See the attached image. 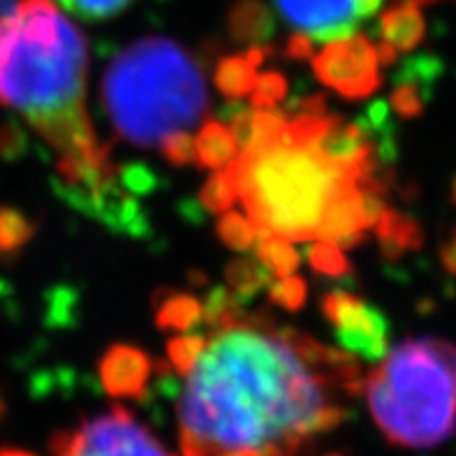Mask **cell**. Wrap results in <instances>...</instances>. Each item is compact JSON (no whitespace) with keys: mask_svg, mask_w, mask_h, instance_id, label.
Segmentation results:
<instances>
[{"mask_svg":"<svg viewBox=\"0 0 456 456\" xmlns=\"http://www.w3.org/2000/svg\"><path fill=\"white\" fill-rule=\"evenodd\" d=\"M392 100L396 104V110L403 116H415L419 111V100L415 98V93L411 88H399V91L394 93Z\"/></svg>","mask_w":456,"mask_h":456,"instance_id":"f1b7e54d","label":"cell"},{"mask_svg":"<svg viewBox=\"0 0 456 456\" xmlns=\"http://www.w3.org/2000/svg\"><path fill=\"white\" fill-rule=\"evenodd\" d=\"M56 3L86 21H104L133 5V0H56Z\"/></svg>","mask_w":456,"mask_h":456,"instance_id":"603a6c76","label":"cell"},{"mask_svg":"<svg viewBox=\"0 0 456 456\" xmlns=\"http://www.w3.org/2000/svg\"><path fill=\"white\" fill-rule=\"evenodd\" d=\"M370 417L399 447L428 450L456 427V347L443 338H408L364 378Z\"/></svg>","mask_w":456,"mask_h":456,"instance_id":"5b68a950","label":"cell"},{"mask_svg":"<svg viewBox=\"0 0 456 456\" xmlns=\"http://www.w3.org/2000/svg\"><path fill=\"white\" fill-rule=\"evenodd\" d=\"M385 0H273V7L289 28L311 42H334L357 35Z\"/></svg>","mask_w":456,"mask_h":456,"instance_id":"ba28073f","label":"cell"},{"mask_svg":"<svg viewBox=\"0 0 456 456\" xmlns=\"http://www.w3.org/2000/svg\"><path fill=\"white\" fill-rule=\"evenodd\" d=\"M380 30L382 42L392 46L394 52H411V49H415L422 42V7L411 3V0H399L396 5L382 12Z\"/></svg>","mask_w":456,"mask_h":456,"instance_id":"8fae6325","label":"cell"},{"mask_svg":"<svg viewBox=\"0 0 456 456\" xmlns=\"http://www.w3.org/2000/svg\"><path fill=\"white\" fill-rule=\"evenodd\" d=\"M30 234H33V227H30L28 220H23L21 216H0V248L3 250L19 248L23 241H28Z\"/></svg>","mask_w":456,"mask_h":456,"instance_id":"83f0119b","label":"cell"},{"mask_svg":"<svg viewBox=\"0 0 456 456\" xmlns=\"http://www.w3.org/2000/svg\"><path fill=\"white\" fill-rule=\"evenodd\" d=\"M14 7H17V0H0V23L10 17Z\"/></svg>","mask_w":456,"mask_h":456,"instance_id":"4dcf8cb0","label":"cell"},{"mask_svg":"<svg viewBox=\"0 0 456 456\" xmlns=\"http://www.w3.org/2000/svg\"><path fill=\"white\" fill-rule=\"evenodd\" d=\"M195 153L197 162L218 172L239 156V139L225 123L207 121L195 137Z\"/></svg>","mask_w":456,"mask_h":456,"instance_id":"4fadbf2b","label":"cell"},{"mask_svg":"<svg viewBox=\"0 0 456 456\" xmlns=\"http://www.w3.org/2000/svg\"><path fill=\"white\" fill-rule=\"evenodd\" d=\"M288 56L299 58V61H304V58H311L313 56V42L308 40V37H304V35L292 33V37L288 40Z\"/></svg>","mask_w":456,"mask_h":456,"instance_id":"f546056e","label":"cell"},{"mask_svg":"<svg viewBox=\"0 0 456 456\" xmlns=\"http://www.w3.org/2000/svg\"><path fill=\"white\" fill-rule=\"evenodd\" d=\"M52 450L56 456H172L160 445V440L121 405L56 434Z\"/></svg>","mask_w":456,"mask_h":456,"instance_id":"8992f818","label":"cell"},{"mask_svg":"<svg viewBox=\"0 0 456 456\" xmlns=\"http://www.w3.org/2000/svg\"><path fill=\"white\" fill-rule=\"evenodd\" d=\"M230 30L241 42H260L272 30V14L257 0H241L232 10Z\"/></svg>","mask_w":456,"mask_h":456,"instance_id":"2e32d148","label":"cell"},{"mask_svg":"<svg viewBox=\"0 0 456 456\" xmlns=\"http://www.w3.org/2000/svg\"><path fill=\"white\" fill-rule=\"evenodd\" d=\"M322 315L334 327L346 353L364 359H380L387 350V322L385 315L370 308L364 299L334 289L320 301Z\"/></svg>","mask_w":456,"mask_h":456,"instance_id":"9c48e42d","label":"cell"},{"mask_svg":"<svg viewBox=\"0 0 456 456\" xmlns=\"http://www.w3.org/2000/svg\"><path fill=\"white\" fill-rule=\"evenodd\" d=\"M376 234L380 239L382 250L392 257L408 248H415L419 243V227L411 218H405L403 214L392 211V208H387L376 223Z\"/></svg>","mask_w":456,"mask_h":456,"instance_id":"9a60e30c","label":"cell"},{"mask_svg":"<svg viewBox=\"0 0 456 456\" xmlns=\"http://www.w3.org/2000/svg\"><path fill=\"white\" fill-rule=\"evenodd\" d=\"M149 378V354L134 346H111L100 359V380L114 399H142Z\"/></svg>","mask_w":456,"mask_h":456,"instance_id":"30bf717a","label":"cell"},{"mask_svg":"<svg viewBox=\"0 0 456 456\" xmlns=\"http://www.w3.org/2000/svg\"><path fill=\"white\" fill-rule=\"evenodd\" d=\"M327 118L324 98L306 100L276 139L243 146L225 167L257 237L318 239L336 197L378 179L376 169L347 167L318 144Z\"/></svg>","mask_w":456,"mask_h":456,"instance_id":"3957f363","label":"cell"},{"mask_svg":"<svg viewBox=\"0 0 456 456\" xmlns=\"http://www.w3.org/2000/svg\"><path fill=\"white\" fill-rule=\"evenodd\" d=\"M265 61V49L253 46L246 53L223 58L216 68V86L225 98H243L253 91L257 81V68Z\"/></svg>","mask_w":456,"mask_h":456,"instance_id":"7c38bea8","label":"cell"},{"mask_svg":"<svg viewBox=\"0 0 456 456\" xmlns=\"http://www.w3.org/2000/svg\"><path fill=\"white\" fill-rule=\"evenodd\" d=\"M306 281L292 273V276L278 278L276 283H272V288H269V299L276 306L285 308V311H299L306 304Z\"/></svg>","mask_w":456,"mask_h":456,"instance_id":"484cf974","label":"cell"},{"mask_svg":"<svg viewBox=\"0 0 456 456\" xmlns=\"http://www.w3.org/2000/svg\"><path fill=\"white\" fill-rule=\"evenodd\" d=\"M204 320L202 301L185 292H162L156 299V324L162 331H191Z\"/></svg>","mask_w":456,"mask_h":456,"instance_id":"5bb4252c","label":"cell"},{"mask_svg":"<svg viewBox=\"0 0 456 456\" xmlns=\"http://www.w3.org/2000/svg\"><path fill=\"white\" fill-rule=\"evenodd\" d=\"M255 246H257V260L272 276H292L299 269V253L288 239L276 237V234H260Z\"/></svg>","mask_w":456,"mask_h":456,"instance_id":"e0dca14e","label":"cell"},{"mask_svg":"<svg viewBox=\"0 0 456 456\" xmlns=\"http://www.w3.org/2000/svg\"><path fill=\"white\" fill-rule=\"evenodd\" d=\"M183 378L181 456H301L364 392L354 354L265 313L211 330Z\"/></svg>","mask_w":456,"mask_h":456,"instance_id":"6da1fadb","label":"cell"},{"mask_svg":"<svg viewBox=\"0 0 456 456\" xmlns=\"http://www.w3.org/2000/svg\"><path fill=\"white\" fill-rule=\"evenodd\" d=\"M308 262L322 276H346L350 272V262L343 255L341 246H336L334 241H324V239H315L308 250Z\"/></svg>","mask_w":456,"mask_h":456,"instance_id":"44dd1931","label":"cell"},{"mask_svg":"<svg viewBox=\"0 0 456 456\" xmlns=\"http://www.w3.org/2000/svg\"><path fill=\"white\" fill-rule=\"evenodd\" d=\"M288 77L281 72H265L257 75L253 91H250V102L255 110H272L288 95Z\"/></svg>","mask_w":456,"mask_h":456,"instance_id":"cb8c5ba5","label":"cell"},{"mask_svg":"<svg viewBox=\"0 0 456 456\" xmlns=\"http://www.w3.org/2000/svg\"><path fill=\"white\" fill-rule=\"evenodd\" d=\"M88 49L53 0H17L0 23V107L17 111L58 153V176L86 211L110 207L114 165L86 111Z\"/></svg>","mask_w":456,"mask_h":456,"instance_id":"7a4b0ae2","label":"cell"},{"mask_svg":"<svg viewBox=\"0 0 456 456\" xmlns=\"http://www.w3.org/2000/svg\"><path fill=\"white\" fill-rule=\"evenodd\" d=\"M160 153L174 167H185V165H191V162L197 160L195 139L191 137V133L169 134L160 144Z\"/></svg>","mask_w":456,"mask_h":456,"instance_id":"4316f807","label":"cell"},{"mask_svg":"<svg viewBox=\"0 0 456 456\" xmlns=\"http://www.w3.org/2000/svg\"><path fill=\"white\" fill-rule=\"evenodd\" d=\"M200 200H202V204L211 211V214H225L227 208L237 202V191H234V183H232L230 174H227L225 169H218V172L204 183Z\"/></svg>","mask_w":456,"mask_h":456,"instance_id":"7402d4cb","label":"cell"},{"mask_svg":"<svg viewBox=\"0 0 456 456\" xmlns=\"http://www.w3.org/2000/svg\"><path fill=\"white\" fill-rule=\"evenodd\" d=\"M411 3H415V5H431V3H440V0H411Z\"/></svg>","mask_w":456,"mask_h":456,"instance_id":"1f68e13d","label":"cell"},{"mask_svg":"<svg viewBox=\"0 0 456 456\" xmlns=\"http://www.w3.org/2000/svg\"><path fill=\"white\" fill-rule=\"evenodd\" d=\"M7 456H26V454H7Z\"/></svg>","mask_w":456,"mask_h":456,"instance_id":"d6a6232c","label":"cell"},{"mask_svg":"<svg viewBox=\"0 0 456 456\" xmlns=\"http://www.w3.org/2000/svg\"><path fill=\"white\" fill-rule=\"evenodd\" d=\"M104 111L127 144L151 149L204 121L208 93L195 58L169 37H144L111 58Z\"/></svg>","mask_w":456,"mask_h":456,"instance_id":"277c9868","label":"cell"},{"mask_svg":"<svg viewBox=\"0 0 456 456\" xmlns=\"http://www.w3.org/2000/svg\"><path fill=\"white\" fill-rule=\"evenodd\" d=\"M204 308V322L208 324V330H218L230 322H237L239 318L246 315L243 304L239 295H234L232 289H214L202 304Z\"/></svg>","mask_w":456,"mask_h":456,"instance_id":"d6986e66","label":"cell"},{"mask_svg":"<svg viewBox=\"0 0 456 456\" xmlns=\"http://www.w3.org/2000/svg\"><path fill=\"white\" fill-rule=\"evenodd\" d=\"M380 65L378 45L362 33L330 42L313 58L315 77L324 86L350 100L369 98L380 88Z\"/></svg>","mask_w":456,"mask_h":456,"instance_id":"52a82bcc","label":"cell"},{"mask_svg":"<svg viewBox=\"0 0 456 456\" xmlns=\"http://www.w3.org/2000/svg\"><path fill=\"white\" fill-rule=\"evenodd\" d=\"M269 276L272 273L266 272L262 262L255 257H237L225 269L227 285L239 297H253L262 292L269 285Z\"/></svg>","mask_w":456,"mask_h":456,"instance_id":"ac0fdd59","label":"cell"},{"mask_svg":"<svg viewBox=\"0 0 456 456\" xmlns=\"http://www.w3.org/2000/svg\"><path fill=\"white\" fill-rule=\"evenodd\" d=\"M218 239L225 243L227 248L237 250V253H246L257 243V232L250 225V220L246 216L237 214V211H227L223 218L218 220Z\"/></svg>","mask_w":456,"mask_h":456,"instance_id":"ffe728a7","label":"cell"},{"mask_svg":"<svg viewBox=\"0 0 456 456\" xmlns=\"http://www.w3.org/2000/svg\"><path fill=\"white\" fill-rule=\"evenodd\" d=\"M207 338L204 336H176L167 343V357L172 362L174 370L179 376H185L195 366V362L202 354Z\"/></svg>","mask_w":456,"mask_h":456,"instance_id":"d4e9b609","label":"cell"}]
</instances>
